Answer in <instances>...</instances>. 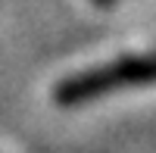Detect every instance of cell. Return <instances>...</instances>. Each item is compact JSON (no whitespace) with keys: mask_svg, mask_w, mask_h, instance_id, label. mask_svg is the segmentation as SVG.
<instances>
[{"mask_svg":"<svg viewBox=\"0 0 156 153\" xmlns=\"http://www.w3.org/2000/svg\"><path fill=\"white\" fill-rule=\"evenodd\" d=\"M94 3H97V6H109L112 0H94Z\"/></svg>","mask_w":156,"mask_h":153,"instance_id":"cell-2","label":"cell"},{"mask_svg":"<svg viewBox=\"0 0 156 153\" xmlns=\"http://www.w3.org/2000/svg\"><path fill=\"white\" fill-rule=\"evenodd\" d=\"M147 81H156V53L122 56V59L109 62V66L69 75L53 87V100L62 106H75V103L97 100L103 94H115L131 84H147Z\"/></svg>","mask_w":156,"mask_h":153,"instance_id":"cell-1","label":"cell"}]
</instances>
